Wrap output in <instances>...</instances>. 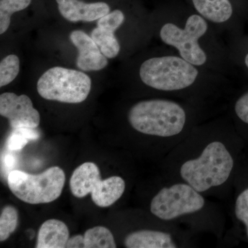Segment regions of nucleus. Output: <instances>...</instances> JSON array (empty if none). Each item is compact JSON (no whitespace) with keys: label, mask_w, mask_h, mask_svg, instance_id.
Wrapping results in <instances>:
<instances>
[{"label":"nucleus","mask_w":248,"mask_h":248,"mask_svg":"<svg viewBox=\"0 0 248 248\" xmlns=\"http://www.w3.org/2000/svg\"><path fill=\"white\" fill-rule=\"evenodd\" d=\"M69 230L60 220L52 218L44 222L37 234V248H64L69 239Z\"/></svg>","instance_id":"12"},{"label":"nucleus","mask_w":248,"mask_h":248,"mask_svg":"<svg viewBox=\"0 0 248 248\" xmlns=\"http://www.w3.org/2000/svg\"><path fill=\"white\" fill-rule=\"evenodd\" d=\"M0 115L9 121L11 128H37L40 124V112L26 94L4 93L0 95Z\"/></svg>","instance_id":"9"},{"label":"nucleus","mask_w":248,"mask_h":248,"mask_svg":"<svg viewBox=\"0 0 248 248\" xmlns=\"http://www.w3.org/2000/svg\"><path fill=\"white\" fill-rule=\"evenodd\" d=\"M246 66H247L248 68V54L247 55H246Z\"/></svg>","instance_id":"24"},{"label":"nucleus","mask_w":248,"mask_h":248,"mask_svg":"<svg viewBox=\"0 0 248 248\" xmlns=\"http://www.w3.org/2000/svg\"><path fill=\"white\" fill-rule=\"evenodd\" d=\"M72 43L78 50L76 66L83 71H99L107 66L108 58L101 51L91 36L82 31H72Z\"/></svg>","instance_id":"10"},{"label":"nucleus","mask_w":248,"mask_h":248,"mask_svg":"<svg viewBox=\"0 0 248 248\" xmlns=\"http://www.w3.org/2000/svg\"><path fill=\"white\" fill-rule=\"evenodd\" d=\"M66 248H84V235L77 234L69 238Z\"/></svg>","instance_id":"23"},{"label":"nucleus","mask_w":248,"mask_h":248,"mask_svg":"<svg viewBox=\"0 0 248 248\" xmlns=\"http://www.w3.org/2000/svg\"><path fill=\"white\" fill-rule=\"evenodd\" d=\"M207 30L208 24L202 16L192 15L184 29L172 23L165 24L160 31V37L166 45L175 47L186 61L194 66H202L206 62L207 56L198 41Z\"/></svg>","instance_id":"8"},{"label":"nucleus","mask_w":248,"mask_h":248,"mask_svg":"<svg viewBox=\"0 0 248 248\" xmlns=\"http://www.w3.org/2000/svg\"><path fill=\"white\" fill-rule=\"evenodd\" d=\"M32 0H0V34L7 31L15 13L27 9Z\"/></svg>","instance_id":"16"},{"label":"nucleus","mask_w":248,"mask_h":248,"mask_svg":"<svg viewBox=\"0 0 248 248\" xmlns=\"http://www.w3.org/2000/svg\"><path fill=\"white\" fill-rule=\"evenodd\" d=\"M198 74L194 65L175 56L148 59L140 69V78L146 86L164 92L187 89L195 82Z\"/></svg>","instance_id":"5"},{"label":"nucleus","mask_w":248,"mask_h":248,"mask_svg":"<svg viewBox=\"0 0 248 248\" xmlns=\"http://www.w3.org/2000/svg\"><path fill=\"white\" fill-rule=\"evenodd\" d=\"M35 128H18L8 140V148L10 151H19L24 148L30 140H36L39 138L38 133Z\"/></svg>","instance_id":"20"},{"label":"nucleus","mask_w":248,"mask_h":248,"mask_svg":"<svg viewBox=\"0 0 248 248\" xmlns=\"http://www.w3.org/2000/svg\"><path fill=\"white\" fill-rule=\"evenodd\" d=\"M232 213L234 219L244 225L248 239V187L235 195Z\"/></svg>","instance_id":"19"},{"label":"nucleus","mask_w":248,"mask_h":248,"mask_svg":"<svg viewBox=\"0 0 248 248\" xmlns=\"http://www.w3.org/2000/svg\"><path fill=\"white\" fill-rule=\"evenodd\" d=\"M66 182L64 171L53 166L39 174H31L19 170L9 173L10 190L19 200L29 204L51 203L62 195Z\"/></svg>","instance_id":"4"},{"label":"nucleus","mask_w":248,"mask_h":248,"mask_svg":"<svg viewBox=\"0 0 248 248\" xmlns=\"http://www.w3.org/2000/svg\"><path fill=\"white\" fill-rule=\"evenodd\" d=\"M127 118L134 131L157 143L163 159L195 128L186 108L169 99L140 101L130 108Z\"/></svg>","instance_id":"3"},{"label":"nucleus","mask_w":248,"mask_h":248,"mask_svg":"<svg viewBox=\"0 0 248 248\" xmlns=\"http://www.w3.org/2000/svg\"><path fill=\"white\" fill-rule=\"evenodd\" d=\"M92 81L84 72L55 66L49 68L37 83V93L46 100L79 104L89 97Z\"/></svg>","instance_id":"7"},{"label":"nucleus","mask_w":248,"mask_h":248,"mask_svg":"<svg viewBox=\"0 0 248 248\" xmlns=\"http://www.w3.org/2000/svg\"><path fill=\"white\" fill-rule=\"evenodd\" d=\"M192 2L201 16L210 22H225L232 15L229 0H192Z\"/></svg>","instance_id":"13"},{"label":"nucleus","mask_w":248,"mask_h":248,"mask_svg":"<svg viewBox=\"0 0 248 248\" xmlns=\"http://www.w3.org/2000/svg\"><path fill=\"white\" fill-rule=\"evenodd\" d=\"M70 188L77 198H84L91 193L93 203L100 208H107L122 198L126 184L120 176H112L101 180L100 170L97 165L85 162L73 172Z\"/></svg>","instance_id":"6"},{"label":"nucleus","mask_w":248,"mask_h":248,"mask_svg":"<svg viewBox=\"0 0 248 248\" xmlns=\"http://www.w3.org/2000/svg\"><path fill=\"white\" fill-rule=\"evenodd\" d=\"M19 213L13 205H6L0 215V241H6L17 229Z\"/></svg>","instance_id":"17"},{"label":"nucleus","mask_w":248,"mask_h":248,"mask_svg":"<svg viewBox=\"0 0 248 248\" xmlns=\"http://www.w3.org/2000/svg\"><path fill=\"white\" fill-rule=\"evenodd\" d=\"M20 62L16 55L5 57L0 62V87L11 84L19 73Z\"/></svg>","instance_id":"18"},{"label":"nucleus","mask_w":248,"mask_h":248,"mask_svg":"<svg viewBox=\"0 0 248 248\" xmlns=\"http://www.w3.org/2000/svg\"><path fill=\"white\" fill-rule=\"evenodd\" d=\"M149 211L156 219L186 228L196 235L210 234L224 242V208L187 183L164 174L150 200Z\"/></svg>","instance_id":"2"},{"label":"nucleus","mask_w":248,"mask_h":248,"mask_svg":"<svg viewBox=\"0 0 248 248\" xmlns=\"http://www.w3.org/2000/svg\"><path fill=\"white\" fill-rule=\"evenodd\" d=\"M62 17L68 22H91L110 13V6L104 1L86 3L81 0H56Z\"/></svg>","instance_id":"11"},{"label":"nucleus","mask_w":248,"mask_h":248,"mask_svg":"<svg viewBox=\"0 0 248 248\" xmlns=\"http://www.w3.org/2000/svg\"><path fill=\"white\" fill-rule=\"evenodd\" d=\"M234 110L236 117L243 123L248 125V92L236 100Z\"/></svg>","instance_id":"22"},{"label":"nucleus","mask_w":248,"mask_h":248,"mask_svg":"<svg viewBox=\"0 0 248 248\" xmlns=\"http://www.w3.org/2000/svg\"><path fill=\"white\" fill-rule=\"evenodd\" d=\"M114 33L115 32L103 30L98 27L93 29L91 32L93 40L108 59L116 58L120 52V43Z\"/></svg>","instance_id":"15"},{"label":"nucleus","mask_w":248,"mask_h":248,"mask_svg":"<svg viewBox=\"0 0 248 248\" xmlns=\"http://www.w3.org/2000/svg\"><path fill=\"white\" fill-rule=\"evenodd\" d=\"M125 16L120 10H115L98 19L97 27L103 30L115 32L123 24Z\"/></svg>","instance_id":"21"},{"label":"nucleus","mask_w":248,"mask_h":248,"mask_svg":"<svg viewBox=\"0 0 248 248\" xmlns=\"http://www.w3.org/2000/svg\"><path fill=\"white\" fill-rule=\"evenodd\" d=\"M163 174L226 202L236 175V140L226 127H195L162 160Z\"/></svg>","instance_id":"1"},{"label":"nucleus","mask_w":248,"mask_h":248,"mask_svg":"<svg viewBox=\"0 0 248 248\" xmlns=\"http://www.w3.org/2000/svg\"><path fill=\"white\" fill-rule=\"evenodd\" d=\"M84 248H116L115 237L110 230L104 226L93 227L84 234Z\"/></svg>","instance_id":"14"}]
</instances>
